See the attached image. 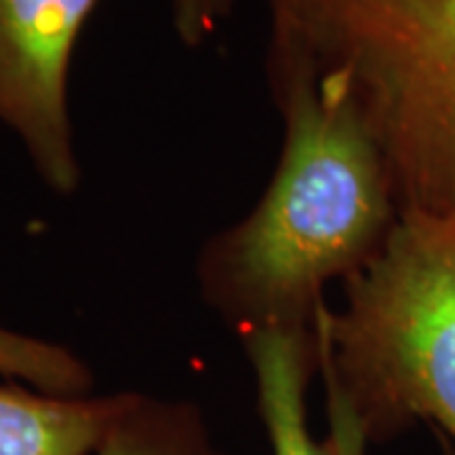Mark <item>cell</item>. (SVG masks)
<instances>
[{
    "mask_svg": "<svg viewBox=\"0 0 455 455\" xmlns=\"http://www.w3.org/2000/svg\"><path fill=\"white\" fill-rule=\"evenodd\" d=\"M283 149L259 205L197 256L208 307L245 337L311 329L329 281L372 263L400 218L390 172L352 101L286 44L268 41Z\"/></svg>",
    "mask_w": 455,
    "mask_h": 455,
    "instance_id": "cell-1",
    "label": "cell"
},
{
    "mask_svg": "<svg viewBox=\"0 0 455 455\" xmlns=\"http://www.w3.org/2000/svg\"><path fill=\"white\" fill-rule=\"evenodd\" d=\"M271 41L352 101L400 211L455 218V0H268Z\"/></svg>",
    "mask_w": 455,
    "mask_h": 455,
    "instance_id": "cell-2",
    "label": "cell"
},
{
    "mask_svg": "<svg viewBox=\"0 0 455 455\" xmlns=\"http://www.w3.org/2000/svg\"><path fill=\"white\" fill-rule=\"evenodd\" d=\"M316 314L322 379L367 443L433 423L455 451V218L400 211L379 256Z\"/></svg>",
    "mask_w": 455,
    "mask_h": 455,
    "instance_id": "cell-3",
    "label": "cell"
},
{
    "mask_svg": "<svg viewBox=\"0 0 455 455\" xmlns=\"http://www.w3.org/2000/svg\"><path fill=\"white\" fill-rule=\"evenodd\" d=\"M99 0H0V122L51 190L82 182L68 114V66Z\"/></svg>",
    "mask_w": 455,
    "mask_h": 455,
    "instance_id": "cell-4",
    "label": "cell"
},
{
    "mask_svg": "<svg viewBox=\"0 0 455 455\" xmlns=\"http://www.w3.org/2000/svg\"><path fill=\"white\" fill-rule=\"evenodd\" d=\"M256 374L259 415L274 455H329L314 440L307 395L322 367L316 329H263L241 337Z\"/></svg>",
    "mask_w": 455,
    "mask_h": 455,
    "instance_id": "cell-5",
    "label": "cell"
},
{
    "mask_svg": "<svg viewBox=\"0 0 455 455\" xmlns=\"http://www.w3.org/2000/svg\"><path fill=\"white\" fill-rule=\"evenodd\" d=\"M124 400L0 387V455H92Z\"/></svg>",
    "mask_w": 455,
    "mask_h": 455,
    "instance_id": "cell-6",
    "label": "cell"
},
{
    "mask_svg": "<svg viewBox=\"0 0 455 455\" xmlns=\"http://www.w3.org/2000/svg\"><path fill=\"white\" fill-rule=\"evenodd\" d=\"M92 455H226L193 403L127 392L124 407Z\"/></svg>",
    "mask_w": 455,
    "mask_h": 455,
    "instance_id": "cell-7",
    "label": "cell"
},
{
    "mask_svg": "<svg viewBox=\"0 0 455 455\" xmlns=\"http://www.w3.org/2000/svg\"><path fill=\"white\" fill-rule=\"evenodd\" d=\"M0 372L36 385L41 392L79 397L89 390L92 374L61 347L36 341L0 326Z\"/></svg>",
    "mask_w": 455,
    "mask_h": 455,
    "instance_id": "cell-8",
    "label": "cell"
},
{
    "mask_svg": "<svg viewBox=\"0 0 455 455\" xmlns=\"http://www.w3.org/2000/svg\"><path fill=\"white\" fill-rule=\"evenodd\" d=\"M235 0H172V23L178 38L197 49L208 44L233 11Z\"/></svg>",
    "mask_w": 455,
    "mask_h": 455,
    "instance_id": "cell-9",
    "label": "cell"
},
{
    "mask_svg": "<svg viewBox=\"0 0 455 455\" xmlns=\"http://www.w3.org/2000/svg\"><path fill=\"white\" fill-rule=\"evenodd\" d=\"M326 415H329V455H367V438L359 427L357 418L352 415L349 405L344 403L339 390L324 379Z\"/></svg>",
    "mask_w": 455,
    "mask_h": 455,
    "instance_id": "cell-10",
    "label": "cell"
},
{
    "mask_svg": "<svg viewBox=\"0 0 455 455\" xmlns=\"http://www.w3.org/2000/svg\"><path fill=\"white\" fill-rule=\"evenodd\" d=\"M440 453H443V455H455V451L451 448V445H448V443H445V440L440 438Z\"/></svg>",
    "mask_w": 455,
    "mask_h": 455,
    "instance_id": "cell-11",
    "label": "cell"
}]
</instances>
